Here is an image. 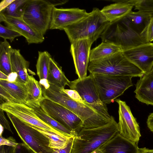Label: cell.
Here are the masks:
<instances>
[{"instance_id": "obj_1", "label": "cell", "mask_w": 153, "mask_h": 153, "mask_svg": "<svg viewBox=\"0 0 153 153\" xmlns=\"http://www.w3.org/2000/svg\"><path fill=\"white\" fill-rule=\"evenodd\" d=\"M49 84L47 88L41 87L43 98L60 105L77 115L83 122V128L100 127L107 124L111 120L100 115L88 105L71 99L62 88Z\"/></svg>"}, {"instance_id": "obj_2", "label": "cell", "mask_w": 153, "mask_h": 153, "mask_svg": "<svg viewBox=\"0 0 153 153\" xmlns=\"http://www.w3.org/2000/svg\"><path fill=\"white\" fill-rule=\"evenodd\" d=\"M147 30L136 25L126 15L110 23L101 37L102 41L113 42L123 50L149 42Z\"/></svg>"}, {"instance_id": "obj_3", "label": "cell", "mask_w": 153, "mask_h": 153, "mask_svg": "<svg viewBox=\"0 0 153 153\" xmlns=\"http://www.w3.org/2000/svg\"><path fill=\"white\" fill-rule=\"evenodd\" d=\"M119 133L113 117L107 124L98 127L82 128L75 136L71 153H90L99 148Z\"/></svg>"}, {"instance_id": "obj_4", "label": "cell", "mask_w": 153, "mask_h": 153, "mask_svg": "<svg viewBox=\"0 0 153 153\" xmlns=\"http://www.w3.org/2000/svg\"><path fill=\"white\" fill-rule=\"evenodd\" d=\"M110 23L99 9L94 8L88 16L64 29L71 43L89 39L94 42L101 37Z\"/></svg>"}, {"instance_id": "obj_5", "label": "cell", "mask_w": 153, "mask_h": 153, "mask_svg": "<svg viewBox=\"0 0 153 153\" xmlns=\"http://www.w3.org/2000/svg\"><path fill=\"white\" fill-rule=\"evenodd\" d=\"M88 70L90 74L142 76L143 73L129 60L122 51L105 58L90 62Z\"/></svg>"}, {"instance_id": "obj_6", "label": "cell", "mask_w": 153, "mask_h": 153, "mask_svg": "<svg viewBox=\"0 0 153 153\" xmlns=\"http://www.w3.org/2000/svg\"><path fill=\"white\" fill-rule=\"evenodd\" d=\"M60 3L46 0H27L22 16L23 20L44 36L49 29L52 10Z\"/></svg>"}, {"instance_id": "obj_7", "label": "cell", "mask_w": 153, "mask_h": 153, "mask_svg": "<svg viewBox=\"0 0 153 153\" xmlns=\"http://www.w3.org/2000/svg\"><path fill=\"white\" fill-rule=\"evenodd\" d=\"M100 99L104 103L109 104L132 86V76L92 74Z\"/></svg>"}, {"instance_id": "obj_8", "label": "cell", "mask_w": 153, "mask_h": 153, "mask_svg": "<svg viewBox=\"0 0 153 153\" xmlns=\"http://www.w3.org/2000/svg\"><path fill=\"white\" fill-rule=\"evenodd\" d=\"M22 143L35 153H52L48 138L30 124L13 115L6 113Z\"/></svg>"}, {"instance_id": "obj_9", "label": "cell", "mask_w": 153, "mask_h": 153, "mask_svg": "<svg viewBox=\"0 0 153 153\" xmlns=\"http://www.w3.org/2000/svg\"><path fill=\"white\" fill-rule=\"evenodd\" d=\"M68 86L76 91L84 102L99 114L109 120H112L113 116L110 115L106 104L100 99L92 74L83 79L78 78L70 81Z\"/></svg>"}, {"instance_id": "obj_10", "label": "cell", "mask_w": 153, "mask_h": 153, "mask_svg": "<svg viewBox=\"0 0 153 153\" xmlns=\"http://www.w3.org/2000/svg\"><path fill=\"white\" fill-rule=\"evenodd\" d=\"M39 104L49 116L74 133L75 136L83 128L81 119L64 107L43 98Z\"/></svg>"}, {"instance_id": "obj_11", "label": "cell", "mask_w": 153, "mask_h": 153, "mask_svg": "<svg viewBox=\"0 0 153 153\" xmlns=\"http://www.w3.org/2000/svg\"><path fill=\"white\" fill-rule=\"evenodd\" d=\"M115 101L119 105V133L123 137L137 145L141 135L139 125L125 102L120 99Z\"/></svg>"}, {"instance_id": "obj_12", "label": "cell", "mask_w": 153, "mask_h": 153, "mask_svg": "<svg viewBox=\"0 0 153 153\" xmlns=\"http://www.w3.org/2000/svg\"><path fill=\"white\" fill-rule=\"evenodd\" d=\"M122 53L144 74L150 71L153 66V43L149 42L123 50Z\"/></svg>"}, {"instance_id": "obj_13", "label": "cell", "mask_w": 153, "mask_h": 153, "mask_svg": "<svg viewBox=\"0 0 153 153\" xmlns=\"http://www.w3.org/2000/svg\"><path fill=\"white\" fill-rule=\"evenodd\" d=\"M0 108L31 125L65 135L40 120L33 109L24 103L7 102L0 104Z\"/></svg>"}, {"instance_id": "obj_14", "label": "cell", "mask_w": 153, "mask_h": 153, "mask_svg": "<svg viewBox=\"0 0 153 153\" xmlns=\"http://www.w3.org/2000/svg\"><path fill=\"white\" fill-rule=\"evenodd\" d=\"M94 42L89 39H83L71 43L70 51L73 59L76 73L80 79L87 76L91 48Z\"/></svg>"}, {"instance_id": "obj_15", "label": "cell", "mask_w": 153, "mask_h": 153, "mask_svg": "<svg viewBox=\"0 0 153 153\" xmlns=\"http://www.w3.org/2000/svg\"><path fill=\"white\" fill-rule=\"evenodd\" d=\"M85 10L78 8H53L49 29L63 30L65 27L74 24L88 15Z\"/></svg>"}, {"instance_id": "obj_16", "label": "cell", "mask_w": 153, "mask_h": 153, "mask_svg": "<svg viewBox=\"0 0 153 153\" xmlns=\"http://www.w3.org/2000/svg\"><path fill=\"white\" fill-rule=\"evenodd\" d=\"M0 22L16 31L26 39L28 44L41 43L45 38L26 23L22 18H15L0 14Z\"/></svg>"}, {"instance_id": "obj_17", "label": "cell", "mask_w": 153, "mask_h": 153, "mask_svg": "<svg viewBox=\"0 0 153 153\" xmlns=\"http://www.w3.org/2000/svg\"><path fill=\"white\" fill-rule=\"evenodd\" d=\"M103 153H139L137 145L119 133L99 148Z\"/></svg>"}, {"instance_id": "obj_18", "label": "cell", "mask_w": 153, "mask_h": 153, "mask_svg": "<svg viewBox=\"0 0 153 153\" xmlns=\"http://www.w3.org/2000/svg\"><path fill=\"white\" fill-rule=\"evenodd\" d=\"M135 87V97L142 103L153 105V68L140 77Z\"/></svg>"}, {"instance_id": "obj_19", "label": "cell", "mask_w": 153, "mask_h": 153, "mask_svg": "<svg viewBox=\"0 0 153 153\" xmlns=\"http://www.w3.org/2000/svg\"><path fill=\"white\" fill-rule=\"evenodd\" d=\"M133 6L129 0H119L104 7L101 11L110 23L124 17L132 11Z\"/></svg>"}, {"instance_id": "obj_20", "label": "cell", "mask_w": 153, "mask_h": 153, "mask_svg": "<svg viewBox=\"0 0 153 153\" xmlns=\"http://www.w3.org/2000/svg\"><path fill=\"white\" fill-rule=\"evenodd\" d=\"M10 60L12 72L18 75L16 81L26 85L28 80L29 62L23 57L19 50L13 48L10 53Z\"/></svg>"}, {"instance_id": "obj_21", "label": "cell", "mask_w": 153, "mask_h": 153, "mask_svg": "<svg viewBox=\"0 0 153 153\" xmlns=\"http://www.w3.org/2000/svg\"><path fill=\"white\" fill-rule=\"evenodd\" d=\"M25 104L33 109L35 114L40 120L58 131L69 137L75 136L74 133L49 116L42 108L39 103L28 101Z\"/></svg>"}, {"instance_id": "obj_22", "label": "cell", "mask_w": 153, "mask_h": 153, "mask_svg": "<svg viewBox=\"0 0 153 153\" xmlns=\"http://www.w3.org/2000/svg\"><path fill=\"white\" fill-rule=\"evenodd\" d=\"M121 47L114 43L107 41H102L96 47L91 50L89 62L102 59L122 51Z\"/></svg>"}, {"instance_id": "obj_23", "label": "cell", "mask_w": 153, "mask_h": 153, "mask_svg": "<svg viewBox=\"0 0 153 153\" xmlns=\"http://www.w3.org/2000/svg\"><path fill=\"white\" fill-rule=\"evenodd\" d=\"M0 86L9 93L17 103L25 104L27 101L28 93L26 85L16 81L0 79Z\"/></svg>"}, {"instance_id": "obj_24", "label": "cell", "mask_w": 153, "mask_h": 153, "mask_svg": "<svg viewBox=\"0 0 153 153\" xmlns=\"http://www.w3.org/2000/svg\"><path fill=\"white\" fill-rule=\"evenodd\" d=\"M47 79L49 84L62 89L66 85L69 86L70 82L65 76L61 67L52 57L50 59Z\"/></svg>"}, {"instance_id": "obj_25", "label": "cell", "mask_w": 153, "mask_h": 153, "mask_svg": "<svg viewBox=\"0 0 153 153\" xmlns=\"http://www.w3.org/2000/svg\"><path fill=\"white\" fill-rule=\"evenodd\" d=\"M29 124L49 139L50 140L49 147L54 151L65 148L70 138L65 135H59L51 131Z\"/></svg>"}, {"instance_id": "obj_26", "label": "cell", "mask_w": 153, "mask_h": 153, "mask_svg": "<svg viewBox=\"0 0 153 153\" xmlns=\"http://www.w3.org/2000/svg\"><path fill=\"white\" fill-rule=\"evenodd\" d=\"M13 48L7 40L0 44V71L7 76L12 72L10 53Z\"/></svg>"}, {"instance_id": "obj_27", "label": "cell", "mask_w": 153, "mask_h": 153, "mask_svg": "<svg viewBox=\"0 0 153 153\" xmlns=\"http://www.w3.org/2000/svg\"><path fill=\"white\" fill-rule=\"evenodd\" d=\"M51 57L50 54L47 51L38 52L36 67L37 74L40 80L47 79Z\"/></svg>"}, {"instance_id": "obj_28", "label": "cell", "mask_w": 153, "mask_h": 153, "mask_svg": "<svg viewBox=\"0 0 153 153\" xmlns=\"http://www.w3.org/2000/svg\"><path fill=\"white\" fill-rule=\"evenodd\" d=\"M26 85L28 93L27 101L39 103L43 98L42 89L39 82L32 75H29L28 82Z\"/></svg>"}, {"instance_id": "obj_29", "label": "cell", "mask_w": 153, "mask_h": 153, "mask_svg": "<svg viewBox=\"0 0 153 153\" xmlns=\"http://www.w3.org/2000/svg\"><path fill=\"white\" fill-rule=\"evenodd\" d=\"M27 0H15L0 14L15 18H22Z\"/></svg>"}, {"instance_id": "obj_30", "label": "cell", "mask_w": 153, "mask_h": 153, "mask_svg": "<svg viewBox=\"0 0 153 153\" xmlns=\"http://www.w3.org/2000/svg\"><path fill=\"white\" fill-rule=\"evenodd\" d=\"M135 9L148 13L153 16V0H129Z\"/></svg>"}, {"instance_id": "obj_31", "label": "cell", "mask_w": 153, "mask_h": 153, "mask_svg": "<svg viewBox=\"0 0 153 153\" xmlns=\"http://www.w3.org/2000/svg\"><path fill=\"white\" fill-rule=\"evenodd\" d=\"M20 36L21 34L16 31L0 24V36L4 40L8 39L12 42L15 38Z\"/></svg>"}, {"instance_id": "obj_32", "label": "cell", "mask_w": 153, "mask_h": 153, "mask_svg": "<svg viewBox=\"0 0 153 153\" xmlns=\"http://www.w3.org/2000/svg\"><path fill=\"white\" fill-rule=\"evenodd\" d=\"M0 102L2 101L1 104L5 103H17L16 101L4 89L0 86Z\"/></svg>"}, {"instance_id": "obj_33", "label": "cell", "mask_w": 153, "mask_h": 153, "mask_svg": "<svg viewBox=\"0 0 153 153\" xmlns=\"http://www.w3.org/2000/svg\"><path fill=\"white\" fill-rule=\"evenodd\" d=\"M62 89V90L67 94L71 99L76 101L86 104L83 100L79 94L76 91L71 89H65V88Z\"/></svg>"}, {"instance_id": "obj_34", "label": "cell", "mask_w": 153, "mask_h": 153, "mask_svg": "<svg viewBox=\"0 0 153 153\" xmlns=\"http://www.w3.org/2000/svg\"><path fill=\"white\" fill-rule=\"evenodd\" d=\"M0 146L2 145L16 147L19 143L12 137L10 136L7 138L3 137L2 135H0Z\"/></svg>"}, {"instance_id": "obj_35", "label": "cell", "mask_w": 153, "mask_h": 153, "mask_svg": "<svg viewBox=\"0 0 153 153\" xmlns=\"http://www.w3.org/2000/svg\"><path fill=\"white\" fill-rule=\"evenodd\" d=\"M74 137H71L69 139L65 148L54 151L52 153H71Z\"/></svg>"}, {"instance_id": "obj_36", "label": "cell", "mask_w": 153, "mask_h": 153, "mask_svg": "<svg viewBox=\"0 0 153 153\" xmlns=\"http://www.w3.org/2000/svg\"><path fill=\"white\" fill-rule=\"evenodd\" d=\"M4 111L2 109L0 108V124L4 128L13 133L10 123L5 116Z\"/></svg>"}, {"instance_id": "obj_37", "label": "cell", "mask_w": 153, "mask_h": 153, "mask_svg": "<svg viewBox=\"0 0 153 153\" xmlns=\"http://www.w3.org/2000/svg\"><path fill=\"white\" fill-rule=\"evenodd\" d=\"M14 153H35L23 143H19L15 147Z\"/></svg>"}, {"instance_id": "obj_38", "label": "cell", "mask_w": 153, "mask_h": 153, "mask_svg": "<svg viewBox=\"0 0 153 153\" xmlns=\"http://www.w3.org/2000/svg\"><path fill=\"white\" fill-rule=\"evenodd\" d=\"M148 37L149 41L151 42L153 41V16L152 18L148 25Z\"/></svg>"}, {"instance_id": "obj_39", "label": "cell", "mask_w": 153, "mask_h": 153, "mask_svg": "<svg viewBox=\"0 0 153 153\" xmlns=\"http://www.w3.org/2000/svg\"><path fill=\"white\" fill-rule=\"evenodd\" d=\"M15 147L5 145L0 146V153H14Z\"/></svg>"}, {"instance_id": "obj_40", "label": "cell", "mask_w": 153, "mask_h": 153, "mask_svg": "<svg viewBox=\"0 0 153 153\" xmlns=\"http://www.w3.org/2000/svg\"><path fill=\"white\" fill-rule=\"evenodd\" d=\"M146 123L148 128L153 132V112L151 113L148 116Z\"/></svg>"}, {"instance_id": "obj_41", "label": "cell", "mask_w": 153, "mask_h": 153, "mask_svg": "<svg viewBox=\"0 0 153 153\" xmlns=\"http://www.w3.org/2000/svg\"><path fill=\"white\" fill-rule=\"evenodd\" d=\"M15 0H3L0 3V12L6 8Z\"/></svg>"}, {"instance_id": "obj_42", "label": "cell", "mask_w": 153, "mask_h": 153, "mask_svg": "<svg viewBox=\"0 0 153 153\" xmlns=\"http://www.w3.org/2000/svg\"><path fill=\"white\" fill-rule=\"evenodd\" d=\"M8 76L7 81L10 82H14L16 81L18 75L15 72H12Z\"/></svg>"}, {"instance_id": "obj_43", "label": "cell", "mask_w": 153, "mask_h": 153, "mask_svg": "<svg viewBox=\"0 0 153 153\" xmlns=\"http://www.w3.org/2000/svg\"><path fill=\"white\" fill-rule=\"evenodd\" d=\"M139 153H153V149H150L145 147L139 148Z\"/></svg>"}, {"instance_id": "obj_44", "label": "cell", "mask_w": 153, "mask_h": 153, "mask_svg": "<svg viewBox=\"0 0 153 153\" xmlns=\"http://www.w3.org/2000/svg\"><path fill=\"white\" fill-rule=\"evenodd\" d=\"M8 76L0 71V79L7 80Z\"/></svg>"}, {"instance_id": "obj_45", "label": "cell", "mask_w": 153, "mask_h": 153, "mask_svg": "<svg viewBox=\"0 0 153 153\" xmlns=\"http://www.w3.org/2000/svg\"><path fill=\"white\" fill-rule=\"evenodd\" d=\"M90 153H103L102 150L99 148L94 150V151L91 152Z\"/></svg>"}, {"instance_id": "obj_46", "label": "cell", "mask_w": 153, "mask_h": 153, "mask_svg": "<svg viewBox=\"0 0 153 153\" xmlns=\"http://www.w3.org/2000/svg\"><path fill=\"white\" fill-rule=\"evenodd\" d=\"M0 128H1V129H0V135H2V133H3V129H4V127L1 125H0Z\"/></svg>"}, {"instance_id": "obj_47", "label": "cell", "mask_w": 153, "mask_h": 153, "mask_svg": "<svg viewBox=\"0 0 153 153\" xmlns=\"http://www.w3.org/2000/svg\"><path fill=\"white\" fill-rule=\"evenodd\" d=\"M152 68H153V67H152Z\"/></svg>"}]
</instances>
